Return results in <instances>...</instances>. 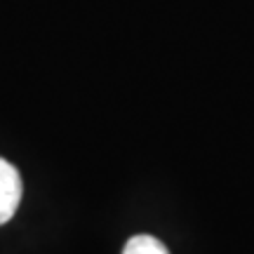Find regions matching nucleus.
Instances as JSON below:
<instances>
[{"label": "nucleus", "instance_id": "1", "mask_svg": "<svg viewBox=\"0 0 254 254\" xmlns=\"http://www.w3.org/2000/svg\"><path fill=\"white\" fill-rule=\"evenodd\" d=\"M21 193H24V184L19 170L5 158H0V226L14 217L21 202Z\"/></svg>", "mask_w": 254, "mask_h": 254}, {"label": "nucleus", "instance_id": "2", "mask_svg": "<svg viewBox=\"0 0 254 254\" xmlns=\"http://www.w3.org/2000/svg\"><path fill=\"white\" fill-rule=\"evenodd\" d=\"M123 254H170V252L158 238L141 233V236H134L127 240L125 247H123Z\"/></svg>", "mask_w": 254, "mask_h": 254}]
</instances>
